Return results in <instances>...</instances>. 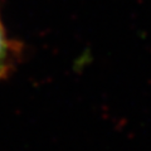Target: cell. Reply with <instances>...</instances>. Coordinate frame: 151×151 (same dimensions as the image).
I'll use <instances>...</instances> for the list:
<instances>
[{
    "label": "cell",
    "mask_w": 151,
    "mask_h": 151,
    "mask_svg": "<svg viewBox=\"0 0 151 151\" xmlns=\"http://www.w3.org/2000/svg\"><path fill=\"white\" fill-rule=\"evenodd\" d=\"M14 59V48L0 24V77L6 74Z\"/></svg>",
    "instance_id": "1"
}]
</instances>
